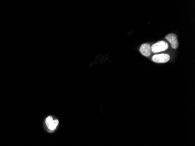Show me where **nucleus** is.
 Listing matches in <instances>:
<instances>
[{"label":"nucleus","mask_w":195,"mask_h":146,"mask_svg":"<svg viewBox=\"0 0 195 146\" xmlns=\"http://www.w3.org/2000/svg\"><path fill=\"white\" fill-rule=\"evenodd\" d=\"M168 48V44L165 41H160L154 44L151 46V52L157 53L163 52L167 50Z\"/></svg>","instance_id":"obj_1"},{"label":"nucleus","mask_w":195,"mask_h":146,"mask_svg":"<svg viewBox=\"0 0 195 146\" xmlns=\"http://www.w3.org/2000/svg\"><path fill=\"white\" fill-rule=\"evenodd\" d=\"M170 56L168 54L156 55L152 57V60L157 63H165L169 61Z\"/></svg>","instance_id":"obj_2"},{"label":"nucleus","mask_w":195,"mask_h":146,"mask_svg":"<svg viewBox=\"0 0 195 146\" xmlns=\"http://www.w3.org/2000/svg\"><path fill=\"white\" fill-rule=\"evenodd\" d=\"M165 39L171 43L172 48H173L174 49H176L178 48L179 43H178L177 36L176 34H167L165 36Z\"/></svg>","instance_id":"obj_3"},{"label":"nucleus","mask_w":195,"mask_h":146,"mask_svg":"<svg viewBox=\"0 0 195 146\" xmlns=\"http://www.w3.org/2000/svg\"><path fill=\"white\" fill-rule=\"evenodd\" d=\"M46 124L47 125L49 129L50 130H54L59 125V120L57 119H53L52 116H49L46 119Z\"/></svg>","instance_id":"obj_4"},{"label":"nucleus","mask_w":195,"mask_h":146,"mask_svg":"<svg viewBox=\"0 0 195 146\" xmlns=\"http://www.w3.org/2000/svg\"><path fill=\"white\" fill-rule=\"evenodd\" d=\"M140 51L144 56H150L151 55V46L148 43H144L140 48Z\"/></svg>","instance_id":"obj_5"}]
</instances>
